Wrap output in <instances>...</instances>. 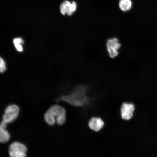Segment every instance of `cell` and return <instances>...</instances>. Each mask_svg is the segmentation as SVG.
<instances>
[{
  "label": "cell",
  "mask_w": 157,
  "mask_h": 157,
  "mask_svg": "<svg viewBox=\"0 0 157 157\" xmlns=\"http://www.w3.org/2000/svg\"><path fill=\"white\" fill-rule=\"evenodd\" d=\"M106 46L107 52L110 57L113 58L117 56L118 50L121 46L118 39L113 38L109 39Z\"/></svg>",
  "instance_id": "4"
},
{
  "label": "cell",
  "mask_w": 157,
  "mask_h": 157,
  "mask_svg": "<svg viewBox=\"0 0 157 157\" xmlns=\"http://www.w3.org/2000/svg\"><path fill=\"white\" fill-rule=\"evenodd\" d=\"M13 41L17 50L19 52H22L23 51L22 44L24 43L23 40L21 38H14Z\"/></svg>",
  "instance_id": "11"
},
{
  "label": "cell",
  "mask_w": 157,
  "mask_h": 157,
  "mask_svg": "<svg viewBox=\"0 0 157 157\" xmlns=\"http://www.w3.org/2000/svg\"><path fill=\"white\" fill-rule=\"evenodd\" d=\"M19 111V108L16 105H9L5 110L2 118L3 121L7 124L12 122L17 118Z\"/></svg>",
  "instance_id": "3"
},
{
  "label": "cell",
  "mask_w": 157,
  "mask_h": 157,
  "mask_svg": "<svg viewBox=\"0 0 157 157\" xmlns=\"http://www.w3.org/2000/svg\"><path fill=\"white\" fill-rule=\"evenodd\" d=\"M76 7L77 5L75 2L73 1L70 3L69 1H65L60 5V12L63 15L66 13L70 15L76 10Z\"/></svg>",
  "instance_id": "6"
},
{
  "label": "cell",
  "mask_w": 157,
  "mask_h": 157,
  "mask_svg": "<svg viewBox=\"0 0 157 157\" xmlns=\"http://www.w3.org/2000/svg\"><path fill=\"white\" fill-rule=\"evenodd\" d=\"M7 126V123L2 121L0 125V142L5 143L8 142L10 138L9 133L6 129Z\"/></svg>",
  "instance_id": "9"
},
{
  "label": "cell",
  "mask_w": 157,
  "mask_h": 157,
  "mask_svg": "<svg viewBox=\"0 0 157 157\" xmlns=\"http://www.w3.org/2000/svg\"><path fill=\"white\" fill-rule=\"evenodd\" d=\"M27 148L22 143L15 142L12 143L9 146L8 153L11 157H25Z\"/></svg>",
  "instance_id": "2"
},
{
  "label": "cell",
  "mask_w": 157,
  "mask_h": 157,
  "mask_svg": "<svg viewBox=\"0 0 157 157\" xmlns=\"http://www.w3.org/2000/svg\"><path fill=\"white\" fill-rule=\"evenodd\" d=\"M134 109L135 106L133 103H123L121 108L122 118L126 120L130 119L133 117Z\"/></svg>",
  "instance_id": "5"
},
{
  "label": "cell",
  "mask_w": 157,
  "mask_h": 157,
  "mask_svg": "<svg viewBox=\"0 0 157 157\" xmlns=\"http://www.w3.org/2000/svg\"><path fill=\"white\" fill-rule=\"evenodd\" d=\"M104 122L100 118L94 117L89 121L88 126L92 130L96 132L99 131L104 125Z\"/></svg>",
  "instance_id": "7"
},
{
  "label": "cell",
  "mask_w": 157,
  "mask_h": 157,
  "mask_svg": "<svg viewBox=\"0 0 157 157\" xmlns=\"http://www.w3.org/2000/svg\"><path fill=\"white\" fill-rule=\"evenodd\" d=\"M87 90V88L84 85L77 86L70 94L62 96L61 99L72 106H81L89 99L86 94Z\"/></svg>",
  "instance_id": "1"
},
{
  "label": "cell",
  "mask_w": 157,
  "mask_h": 157,
  "mask_svg": "<svg viewBox=\"0 0 157 157\" xmlns=\"http://www.w3.org/2000/svg\"><path fill=\"white\" fill-rule=\"evenodd\" d=\"M132 5L131 0H120L119 2V8L124 12L129 10L132 8Z\"/></svg>",
  "instance_id": "10"
},
{
  "label": "cell",
  "mask_w": 157,
  "mask_h": 157,
  "mask_svg": "<svg viewBox=\"0 0 157 157\" xmlns=\"http://www.w3.org/2000/svg\"><path fill=\"white\" fill-rule=\"evenodd\" d=\"M54 118L56 119L58 117L66 114L65 109L62 107L54 105L50 107L47 111Z\"/></svg>",
  "instance_id": "8"
},
{
  "label": "cell",
  "mask_w": 157,
  "mask_h": 157,
  "mask_svg": "<svg viewBox=\"0 0 157 157\" xmlns=\"http://www.w3.org/2000/svg\"><path fill=\"white\" fill-rule=\"evenodd\" d=\"M6 67L5 62L4 59L0 57V71L1 73L4 72L6 70Z\"/></svg>",
  "instance_id": "13"
},
{
  "label": "cell",
  "mask_w": 157,
  "mask_h": 157,
  "mask_svg": "<svg viewBox=\"0 0 157 157\" xmlns=\"http://www.w3.org/2000/svg\"><path fill=\"white\" fill-rule=\"evenodd\" d=\"M44 119L46 122L50 126L53 125L56 122L55 119L47 111L44 115Z\"/></svg>",
  "instance_id": "12"
}]
</instances>
